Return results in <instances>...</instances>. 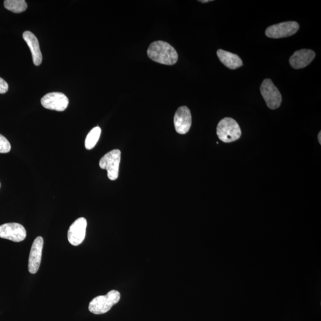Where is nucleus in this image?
I'll use <instances>...</instances> for the list:
<instances>
[{
  "mask_svg": "<svg viewBox=\"0 0 321 321\" xmlns=\"http://www.w3.org/2000/svg\"><path fill=\"white\" fill-rule=\"evenodd\" d=\"M174 124L176 132L180 135H185L189 132L192 125V115L188 107L179 108L174 117Z\"/></svg>",
  "mask_w": 321,
  "mask_h": 321,
  "instance_id": "obj_10",
  "label": "nucleus"
},
{
  "mask_svg": "<svg viewBox=\"0 0 321 321\" xmlns=\"http://www.w3.org/2000/svg\"><path fill=\"white\" fill-rule=\"evenodd\" d=\"M260 90L262 96L270 109H277L280 106L282 102V97L280 91L270 78H266L263 81Z\"/></svg>",
  "mask_w": 321,
  "mask_h": 321,
  "instance_id": "obj_5",
  "label": "nucleus"
},
{
  "mask_svg": "<svg viewBox=\"0 0 321 321\" xmlns=\"http://www.w3.org/2000/svg\"><path fill=\"white\" fill-rule=\"evenodd\" d=\"M4 5L6 9L15 13L24 12L28 8L25 0H6Z\"/></svg>",
  "mask_w": 321,
  "mask_h": 321,
  "instance_id": "obj_15",
  "label": "nucleus"
},
{
  "mask_svg": "<svg viewBox=\"0 0 321 321\" xmlns=\"http://www.w3.org/2000/svg\"><path fill=\"white\" fill-rule=\"evenodd\" d=\"M101 133L100 127H94L92 129L85 139V146L88 150L93 149L99 140Z\"/></svg>",
  "mask_w": 321,
  "mask_h": 321,
  "instance_id": "obj_16",
  "label": "nucleus"
},
{
  "mask_svg": "<svg viewBox=\"0 0 321 321\" xmlns=\"http://www.w3.org/2000/svg\"><path fill=\"white\" fill-rule=\"evenodd\" d=\"M11 145L4 136L0 134V153H6L11 151Z\"/></svg>",
  "mask_w": 321,
  "mask_h": 321,
  "instance_id": "obj_17",
  "label": "nucleus"
},
{
  "mask_svg": "<svg viewBox=\"0 0 321 321\" xmlns=\"http://www.w3.org/2000/svg\"><path fill=\"white\" fill-rule=\"evenodd\" d=\"M26 237V231L21 224L12 222L0 225V238L15 242L24 241Z\"/></svg>",
  "mask_w": 321,
  "mask_h": 321,
  "instance_id": "obj_8",
  "label": "nucleus"
},
{
  "mask_svg": "<svg viewBox=\"0 0 321 321\" xmlns=\"http://www.w3.org/2000/svg\"><path fill=\"white\" fill-rule=\"evenodd\" d=\"M217 56L221 63L232 70L236 69L243 65V61L237 55L222 50L217 51Z\"/></svg>",
  "mask_w": 321,
  "mask_h": 321,
  "instance_id": "obj_14",
  "label": "nucleus"
},
{
  "mask_svg": "<svg viewBox=\"0 0 321 321\" xmlns=\"http://www.w3.org/2000/svg\"><path fill=\"white\" fill-rule=\"evenodd\" d=\"M299 25L296 22H285L269 26L265 34L270 38H282L290 37L299 30Z\"/></svg>",
  "mask_w": 321,
  "mask_h": 321,
  "instance_id": "obj_6",
  "label": "nucleus"
},
{
  "mask_svg": "<svg viewBox=\"0 0 321 321\" xmlns=\"http://www.w3.org/2000/svg\"><path fill=\"white\" fill-rule=\"evenodd\" d=\"M87 227V221L84 217L77 219L71 225L67 235L68 240L71 245L77 247L83 243L86 235Z\"/></svg>",
  "mask_w": 321,
  "mask_h": 321,
  "instance_id": "obj_9",
  "label": "nucleus"
},
{
  "mask_svg": "<svg viewBox=\"0 0 321 321\" xmlns=\"http://www.w3.org/2000/svg\"><path fill=\"white\" fill-rule=\"evenodd\" d=\"M44 239L41 236L36 238L33 242L28 263L29 273L32 274L37 273L40 267Z\"/></svg>",
  "mask_w": 321,
  "mask_h": 321,
  "instance_id": "obj_11",
  "label": "nucleus"
},
{
  "mask_svg": "<svg viewBox=\"0 0 321 321\" xmlns=\"http://www.w3.org/2000/svg\"><path fill=\"white\" fill-rule=\"evenodd\" d=\"M23 38L30 48L34 64L40 65L42 61V55L37 38L30 31H25L23 34Z\"/></svg>",
  "mask_w": 321,
  "mask_h": 321,
  "instance_id": "obj_13",
  "label": "nucleus"
},
{
  "mask_svg": "<svg viewBox=\"0 0 321 321\" xmlns=\"http://www.w3.org/2000/svg\"><path fill=\"white\" fill-rule=\"evenodd\" d=\"M0 186H1V184H0Z\"/></svg>",
  "mask_w": 321,
  "mask_h": 321,
  "instance_id": "obj_21",
  "label": "nucleus"
},
{
  "mask_svg": "<svg viewBox=\"0 0 321 321\" xmlns=\"http://www.w3.org/2000/svg\"><path fill=\"white\" fill-rule=\"evenodd\" d=\"M147 54L152 61L162 64L172 65L178 60V52L171 45L163 41L152 42L149 45Z\"/></svg>",
  "mask_w": 321,
  "mask_h": 321,
  "instance_id": "obj_1",
  "label": "nucleus"
},
{
  "mask_svg": "<svg viewBox=\"0 0 321 321\" xmlns=\"http://www.w3.org/2000/svg\"><path fill=\"white\" fill-rule=\"evenodd\" d=\"M120 160L121 151L119 149L111 150L100 159V168L107 170L110 180H116L119 177Z\"/></svg>",
  "mask_w": 321,
  "mask_h": 321,
  "instance_id": "obj_4",
  "label": "nucleus"
},
{
  "mask_svg": "<svg viewBox=\"0 0 321 321\" xmlns=\"http://www.w3.org/2000/svg\"><path fill=\"white\" fill-rule=\"evenodd\" d=\"M320 132H319V135H318V140H319V143H321V140H320Z\"/></svg>",
  "mask_w": 321,
  "mask_h": 321,
  "instance_id": "obj_19",
  "label": "nucleus"
},
{
  "mask_svg": "<svg viewBox=\"0 0 321 321\" xmlns=\"http://www.w3.org/2000/svg\"><path fill=\"white\" fill-rule=\"evenodd\" d=\"M120 293L117 290H111L106 295L97 296L90 303L89 310L96 315L106 313L119 302Z\"/></svg>",
  "mask_w": 321,
  "mask_h": 321,
  "instance_id": "obj_3",
  "label": "nucleus"
},
{
  "mask_svg": "<svg viewBox=\"0 0 321 321\" xmlns=\"http://www.w3.org/2000/svg\"><path fill=\"white\" fill-rule=\"evenodd\" d=\"M217 134L221 141L230 143L240 138L242 132L236 121L232 118L225 117L218 124Z\"/></svg>",
  "mask_w": 321,
  "mask_h": 321,
  "instance_id": "obj_2",
  "label": "nucleus"
},
{
  "mask_svg": "<svg viewBox=\"0 0 321 321\" xmlns=\"http://www.w3.org/2000/svg\"><path fill=\"white\" fill-rule=\"evenodd\" d=\"M9 90V85L2 77H0V94H5Z\"/></svg>",
  "mask_w": 321,
  "mask_h": 321,
  "instance_id": "obj_18",
  "label": "nucleus"
},
{
  "mask_svg": "<svg viewBox=\"0 0 321 321\" xmlns=\"http://www.w3.org/2000/svg\"><path fill=\"white\" fill-rule=\"evenodd\" d=\"M68 98L63 93H51L42 98L41 104L45 109L57 111H63L68 105Z\"/></svg>",
  "mask_w": 321,
  "mask_h": 321,
  "instance_id": "obj_7",
  "label": "nucleus"
},
{
  "mask_svg": "<svg viewBox=\"0 0 321 321\" xmlns=\"http://www.w3.org/2000/svg\"><path fill=\"white\" fill-rule=\"evenodd\" d=\"M199 2L203 3H206L210 2L212 1H209V0H206V1H199Z\"/></svg>",
  "mask_w": 321,
  "mask_h": 321,
  "instance_id": "obj_20",
  "label": "nucleus"
},
{
  "mask_svg": "<svg viewBox=\"0 0 321 321\" xmlns=\"http://www.w3.org/2000/svg\"><path fill=\"white\" fill-rule=\"evenodd\" d=\"M315 57V52L302 49L294 52L290 58L289 62L291 67L295 69H300L308 65Z\"/></svg>",
  "mask_w": 321,
  "mask_h": 321,
  "instance_id": "obj_12",
  "label": "nucleus"
}]
</instances>
